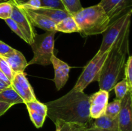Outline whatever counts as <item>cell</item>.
<instances>
[{
    "label": "cell",
    "mask_w": 132,
    "mask_h": 131,
    "mask_svg": "<svg viewBox=\"0 0 132 131\" xmlns=\"http://www.w3.org/2000/svg\"><path fill=\"white\" fill-rule=\"evenodd\" d=\"M9 1L12 5V13L10 18L18 24L23 31L27 38V43L31 45L33 43L35 36L37 34L34 26L30 22L24 10L17 5L15 0Z\"/></svg>",
    "instance_id": "cell-7"
},
{
    "label": "cell",
    "mask_w": 132,
    "mask_h": 131,
    "mask_svg": "<svg viewBox=\"0 0 132 131\" xmlns=\"http://www.w3.org/2000/svg\"><path fill=\"white\" fill-rule=\"evenodd\" d=\"M14 50V49L10 47L9 45L0 41V56H5L7 54L12 52Z\"/></svg>",
    "instance_id": "cell-31"
},
{
    "label": "cell",
    "mask_w": 132,
    "mask_h": 131,
    "mask_svg": "<svg viewBox=\"0 0 132 131\" xmlns=\"http://www.w3.org/2000/svg\"><path fill=\"white\" fill-rule=\"evenodd\" d=\"M113 89H114L115 92H116V99L119 100H122V99L125 97L128 91H131L130 90L128 83L125 78L121 81L117 82L115 85Z\"/></svg>",
    "instance_id": "cell-21"
},
{
    "label": "cell",
    "mask_w": 132,
    "mask_h": 131,
    "mask_svg": "<svg viewBox=\"0 0 132 131\" xmlns=\"http://www.w3.org/2000/svg\"><path fill=\"white\" fill-rule=\"evenodd\" d=\"M1 57H3L9 63L14 74L18 73H24V69L28 66V62L24 55L20 51L15 49L12 52Z\"/></svg>",
    "instance_id": "cell-14"
},
{
    "label": "cell",
    "mask_w": 132,
    "mask_h": 131,
    "mask_svg": "<svg viewBox=\"0 0 132 131\" xmlns=\"http://www.w3.org/2000/svg\"><path fill=\"white\" fill-rule=\"evenodd\" d=\"M9 85H8L7 83H5V82H3V81H1V80H0V92H1V91H3V89H5V88L9 87Z\"/></svg>",
    "instance_id": "cell-35"
},
{
    "label": "cell",
    "mask_w": 132,
    "mask_h": 131,
    "mask_svg": "<svg viewBox=\"0 0 132 131\" xmlns=\"http://www.w3.org/2000/svg\"><path fill=\"white\" fill-rule=\"evenodd\" d=\"M19 6L30 10H36L41 8V0H15Z\"/></svg>",
    "instance_id": "cell-25"
},
{
    "label": "cell",
    "mask_w": 132,
    "mask_h": 131,
    "mask_svg": "<svg viewBox=\"0 0 132 131\" xmlns=\"http://www.w3.org/2000/svg\"><path fill=\"white\" fill-rule=\"evenodd\" d=\"M0 80L5 83H7L9 86H11V81L8 78V77L1 70H0Z\"/></svg>",
    "instance_id": "cell-33"
},
{
    "label": "cell",
    "mask_w": 132,
    "mask_h": 131,
    "mask_svg": "<svg viewBox=\"0 0 132 131\" xmlns=\"http://www.w3.org/2000/svg\"><path fill=\"white\" fill-rule=\"evenodd\" d=\"M66 10L70 15L76 14L82 8L80 0H61Z\"/></svg>",
    "instance_id": "cell-23"
},
{
    "label": "cell",
    "mask_w": 132,
    "mask_h": 131,
    "mask_svg": "<svg viewBox=\"0 0 132 131\" xmlns=\"http://www.w3.org/2000/svg\"><path fill=\"white\" fill-rule=\"evenodd\" d=\"M9 0H0V3L1 2H3V1H8Z\"/></svg>",
    "instance_id": "cell-36"
},
{
    "label": "cell",
    "mask_w": 132,
    "mask_h": 131,
    "mask_svg": "<svg viewBox=\"0 0 132 131\" xmlns=\"http://www.w3.org/2000/svg\"><path fill=\"white\" fill-rule=\"evenodd\" d=\"M22 8V7H21ZM27 14L34 26H37L46 32L55 31V23L42 14H38L30 9L22 8Z\"/></svg>",
    "instance_id": "cell-13"
},
{
    "label": "cell",
    "mask_w": 132,
    "mask_h": 131,
    "mask_svg": "<svg viewBox=\"0 0 132 131\" xmlns=\"http://www.w3.org/2000/svg\"><path fill=\"white\" fill-rule=\"evenodd\" d=\"M131 16V10L130 9L127 12L115 19L112 24H110L107 29L103 33V41L98 51L99 53H104L109 51L125 28L130 24Z\"/></svg>",
    "instance_id": "cell-6"
},
{
    "label": "cell",
    "mask_w": 132,
    "mask_h": 131,
    "mask_svg": "<svg viewBox=\"0 0 132 131\" xmlns=\"http://www.w3.org/2000/svg\"><path fill=\"white\" fill-rule=\"evenodd\" d=\"M0 70L8 77L9 80L12 82L14 77V73L13 72L11 67L10 66L9 63L6 62V60L0 56Z\"/></svg>",
    "instance_id": "cell-28"
},
{
    "label": "cell",
    "mask_w": 132,
    "mask_h": 131,
    "mask_svg": "<svg viewBox=\"0 0 132 131\" xmlns=\"http://www.w3.org/2000/svg\"><path fill=\"white\" fill-rule=\"evenodd\" d=\"M45 105L47 107V116L54 123L62 120L88 126L92 119L89 112V96L83 91L72 89L65 95Z\"/></svg>",
    "instance_id": "cell-1"
},
{
    "label": "cell",
    "mask_w": 132,
    "mask_h": 131,
    "mask_svg": "<svg viewBox=\"0 0 132 131\" xmlns=\"http://www.w3.org/2000/svg\"><path fill=\"white\" fill-rule=\"evenodd\" d=\"M125 78L128 83L130 90L132 91V56L130 55L126 60V64L125 65Z\"/></svg>",
    "instance_id": "cell-27"
},
{
    "label": "cell",
    "mask_w": 132,
    "mask_h": 131,
    "mask_svg": "<svg viewBox=\"0 0 132 131\" xmlns=\"http://www.w3.org/2000/svg\"><path fill=\"white\" fill-rule=\"evenodd\" d=\"M130 26L125 28L110 49L98 80L99 89L110 92L121 78L129 53Z\"/></svg>",
    "instance_id": "cell-2"
},
{
    "label": "cell",
    "mask_w": 132,
    "mask_h": 131,
    "mask_svg": "<svg viewBox=\"0 0 132 131\" xmlns=\"http://www.w3.org/2000/svg\"><path fill=\"white\" fill-rule=\"evenodd\" d=\"M108 99L109 92L102 89L89 96V112L92 119H96L105 114Z\"/></svg>",
    "instance_id": "cell-9"
},
{
    "label": "cell",
    "mask_w": 132,
    "mask_h": 131,
    "mask_svg": "<svg viewBox=\"0 0 132 131\" xmlns=\"http://www.w3.org/2000/svg\"><path fill=\"white\" fill-rule=\"evenodd\" d=\"M11 86L24 100V104L37 100L33 88L24 73H15L11 82Z\"/></svg>",
    "instance_id": "cell-10"
},
{
    "label": "cell",
    "mask_w": 132,
    "mask_h": 131,
    "mask_svg": "<svg viewBox=\"0 0 132 131\" xmlns=\"http://www.w3.org/2000/svg\"><path fill=\"white\" fill-rule=\"evenodd\" d=\"M72 15L77 22L79 28V33L82 36L103 33L111 23L110 19L99 4L82 8Z\"/></svg>",
    "instance_id": "cell-3"
},
{
    "label": "cell",
    "mask_w": 132,
    "mask_h": 131,
    "mask_svg": "<svg viewBox=\"0 0 132 131\" xmlns=\"http://www.w3.org/2000/svg\"><path fill=\"white\" fill-rule=\"evenodd\" d=\"M55 33L56 31H47L43 34L36 35L33 43L30 45L33 50L34 56L28 62V66L52 64L51 57L54 55V36Z\"/></svg>",
    "instance_id": "cell-4"
},
{
    "label": "cell",
    "mask_w": 132,
    "mask_h": 131,
    "mask_svg": "<svg viewBox=\"0 0 132 131\" xmlns=\"http://www.w3.org/2000/svg\"><path fill=\"white\" fill-rule=\"evenodd\" d=\"M51 63L54 69V82L57 90H60L67 83L69 78L70 66L66 62L53 55Z\"/></svg>",
    "instance_id": "cell-12"
},
{
    "label": "cell",
    "mask_w": 132,
    "mask_h": 131,
    "mask_svg": "<svg viewBox=\"0 0 132 131\" xmlns=\"http://www.w3.org/2000/svg\"><path fill=\"white\" fill-rule=\"evenodd\" d=\"M0 101L10 104L12 105L24 104V100L17 93L12 86H9L0 92Z\"/></svg>",
    "instance_id": "cell-18"
},
{
    "label": "cell",
    "mask_w": 132,
    "mask_h": 131,
    "mask_svg": "<svg viewBox=\"0 0 132 131\" xmlns=\"http://www.w3.org/2000/svg\"><path fill=\"white\" fill-rule=\"evenodd\" d=\"M121 100L117 99H115L112 102L108 104L106 108L105 115L112 118H117L121 109Z\"/></svg>",
    "instance_id": "cell-22"
},
{
    "label": "cell",
    "mask_w": 132,
    "mask_h": 131,
    "mask_svg": "<svg viewBox=\"0 0 132 131\" xmlns=\"http://www.w3.org/2000/svg\"><path fill=\"white\" fill-rule=\"evenodd\" d=\"M86 131H112V130H104L101 129V128H97V127H88Z\"/></svg>",
    "instance_id": "cell-34"
},
{
    "label": "cell",
    "mask_w": 132,
    "mask_h": 131,
    "mask_svg": "<svg viewBox=\"0 0 132 131\" xmlns=\"http://www.w3.org/2000/svg\"><path fill=\"white\" fill-rule=\"evenodd\" d=\"M12 13V5L10 1L0 3V19L5 20L10 18Z\"/></svg>",
    "instance_id": "cell-24"
},
{
    "label": "cell",
    "mask_w": 132,
    "mask_h": 131,
    "mask_svg": "<svg viewBox=\"0 0 132 131\" xmlns=\"http://www.w3.org/2000/svg\"><path fill=\"white\" fill-rule=\"evenodd\" d=\"M24 104H26L27 110L34 111L45 117L47 116V107L45 104H43L37 100L28 101Z\"/></svg>",
    "instance_id": "cell-20"
},
{
    "label": "cell",
    "mask_w": 132,
    "mask_h": 131,
    "mask_svg": "<svg viewBox=\"0 0 132 131\" xmlns=\"http://www.w3.org/2000/svg\"><path fill=\"white\" fill-rule=\"evenodd\" d=\"M28 112L31 121L34 123V125L36 126V128H41L43 125L46 117L39 114V113H36V112L32 111V110H28Z\"/></svg>",
    "instance_id": "cell-30"
},
{
    "label": "cell",
    "mask_w": 132,
    "mask_h": 131,
    "mask_svg": "<svg viewBox=\"0 0 132 131\" xmlns=\"http://www.w3.org/2000/svg\"><path fill=\"white\" fill-rule=\"evenodd\" d=\"M132 0H101L99 5L104 10L111 22L121 15L131 6Z\"/></svg>",
    "instance_id": "cell-11"
},
{
    "label": "cell",
    "mask_w": 132,
    "mask_h": 131,
    "mask_svg": "<svg viewBox=\"0 0 132 131\" xmlns=\"http://www.w3.org/2000/svg\"><path fill=\"white\" fill-rule=\"evenodd\" d=\"M41 8L66 10L61 0H41Z\"/></svg>",
    "instance_id": "cell-26"
},
{
    "label": "cell",
    "mask_w": 132,
    "mask_h": 131,
    "mask_svg": "<svg viewBox=\"0 0 132 131\" xmlns=\"http://www.w3.org/2000/svg\"><path fill=\"white\" fill-rule=\"evenodd\" d=\"M109 51L104 53H101L99 51L97 52L94 58L86 66L82 73L79 77L76 85L73 87V89L78 91H83L92 82L98 81Z\"/></svg>",
    "instance_id": "cell-5"
},
{
    "label": "cell",
    "mask_w": 132,
    "mask_h": 131,
    "mask_svg": "<svg viewBox=\"0 0 132 131\" xmlns=\"http://www.w3.org/2000/svg\"><path fill=\"white\" fill-rule=\"evenodd\" d=\"M55 131H86L88 126L85 124L57 120L54 122Z\"/></svg>",
    "instance_id": "cell-19"
},
{
    "label": "cell",
    "mask_w": 132,
    "mask_h": 131,
    "mask_svg": "<svg viewBox=\"0 0 132 131\" xmlns=\"http://www.w3.org/2000/svg\"><path fill=\"white\" fill-rule=\"evenodd\" d=\"M90 127L108 130L118 131V117L112 118L104 114L95 119V121Z\"/></svg>",
    "instance_id": "cell-16"
},
{
    "label": "cell",
    "mask_w": 132,
    "mask_h": 131,
    "mask_svg": "<svg viewBox=\"0 0 132 131\" xmlns=\"http://www.w3.org/2000/svg\"><path fill=\"white\" fill-rule=\"evenodd\" d=\"M5 21L6 22L7 25L9 26V28L12 30V32H14L17 35L19 36L21 39L24 40L26 42H27V38H26L25 35H24V33H23V31L21 30L20 27L18 26V24H17L13 19H12L11 18H9V19H5Z\"/></svg>",
    "instance_id": "cell-29"
},
{
    "label": "cell",
    "mask_w": 132,
    "mask_h": 131,
    "mask_svg": "<svg viewBox=\"0 0 132 131\" xmlns=\"http://www.w3.org/2000/svg\"><path fill=\"white\" fill-rule=\"evenodd\" d=\"M118 131H132V92L128 91L121 100L118 115Z\"/></svg>",
    "instance_id": "cell-8"
},
{
    "label": "cell",
    "mask_w": 132,
    "mask_h": 131,
    "mask_svg": "<svg viewBox=\"0 0 132 131\" xmlns=\"http://www.w3.org/2000/svg\"><path fill=\"white\" fill-rule=\"evenodd\" d=\"M38 14H42L45 17L50 19L53 22L57 24L70 14L66 10H58V9L46 8H39L36 10H32Z\"/></svg>",
    "instance_id": "cell-15"
},
{
    "label": "cell",
    "mask_w": 132,
    "mask_h": 131,
    "mask_svg": "<svg viewBox=\"0 0 132 131\" xmlns=\"http://www.w3.org/2000/svg\"><path fill=\"white\" fill-rule=\"evenodd\" d=\"M55 30L56 32H61L63 33H73L79 32V28L73 15H70L67 17L55 24Z\"/></svg>",
    "instance_id": "cell-17"
},
{
    "label": "cell",
    "mask_w": 132,
    "mask_h": 131,
    "mask_svg": "<svg viewBox=\"0 0 132 131\" xmlns=\"http://www.w3.org/2000/svg\"><path fill=\"white\" fill-rule=\"evenodd\" d=\"M12 106L11 104L0 101V116L3 115Z\"/></svg>",
    "instance_id": "cell-32"
}]
</instances>
